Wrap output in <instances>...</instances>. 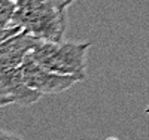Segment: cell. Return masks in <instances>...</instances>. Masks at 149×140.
<instances>
[{"label": "cell", "instance_id": "obj_11", "mask_svg": "<svg viewBox=\"0 0 149 140\" xmlns=\"http://www.w3.org/2000/svg\"><path fill=\"white\" fill-rule=\"evenodd\" d=\"M106 140H119V139H118V137H107Z\"/></svg>", "mask_w": 149, "mask_h": 140}, {"label": "cell", "instance_id": "obj_4", "mask_svg": "<svg viewBox=\"0 0 149 140\" xmlns=\"http://www.w3.org/2000/svg\"><path fill=\"white\" fill-rule=\"evenodd\" d=\"M0 91L14 101V104L19 106H31L42 97L39 91L26 84L19 67L0 69Z\"/></svg>", "mask_w": 149, "mask_h": 140}, {"label": "cell", "instance_id": "obj_10", "mask_svg": "<svg viewBox=\"0 0 149 140\" xmlns=\"http://www.w3.org/2000/svg\"><path fill=\"white\" fill-rule=\"evenodd\" d=\"M9 104H14V101H12L6 94H3L0 91V107H5V106H9Z\"/></svg>", "mask_w": 149, "mask_h": 140}, {"label": "cell", "instance_id": "obj_1", "mask_svg": "<svg viewBox=\"0 0 149 140\" xmlns=\"http://www.w3.org/2000/svg\"><path fill=\"white\" fill-rule=\"evenodd\" d=\"M12 25L30 33L39 40H63L67 27V12L49 0H18Z\"/></svg>", "mask_w": 149, "mask_h": 140}, {"label": "cell", "instance_id": "obj_5", "mask_svg": "<svg viewBox=\"0 0 149 140\" xmlns=\"http://www.w3.org/2000/svg\"><path fill=\"white\" fill-rule=\"evenodd\" d=\"M37 42V37L24 30L0 42V69L19 67Z\"/></svg>", "mask_w": 149, "mask_h": 140}, {"label": "cell", "instance_id": "obj_3", "mask_svg": "<svg viewBox=\"0 0 149 140\" xmlns=\"http://www.w3.org/2000/svg\"><path fill=\"white\" fill-rule=\"evenodd\" d=\"M19 72L22 75L26 84L43 94H60L63 91H67L76 82H81L79 78L72 75H60L55 72H51L36 63L30 54L24 60V63L19 66Z\"/></svg>", "mask_w": 149, "mask_h": 140}, {"label": "cell", "instance_id": "obj_12", "mask_svg": "<svg viewBox=\"0 0 149 140\" xmlns=\"http://www.w3.org/2000/svg\"><path fill=\"white\" fill-rule=\"evenodd\" d=\"M14 2H18V0H14Z\"/></svg>", "mask_w": 149, "mask_h": 140}, {"label": "cell", "instance_id": "obj_2", "mask_svg": "<svg viewBox=\"0 0 149 140\" xmlns=\"http://www.w3.org/2000/svg\"><path fill=\"white\" fill-rule=\"evenodd\" d=\"M90 48V42L39 40L31 49L30 57L51 72L72 75L84 81L86 78V52Z\"/></svg>", "mask_w": 149, "mask_h": 140}, {"label": "cell", "instance_id": "obj_9", "mask_svg": "<svg viewBox=\"0 0 149 140\" xmlns=\"http://www.w3.org/2000/svg\"><path fill=\"white\" fill-rule=\"evenodd\" d=\"M52 5H55L58 9H61V10H67V8L74 2V0H49Z\"/></svg>", "mask_w": 149, "mask_h": 140}, {"label": "cell", "instance_id": "obj_6", "mask_svg": "<svg viewBox=\"0 0 149 140\" xmlns=\"http://www.w3.org/2000/svg\"><path fill=\"white\" fill-rule=\"evenodd\" d=\"M15 8H17V2H14V0H0V27L12 25Z\"/></svg>", "mask_w": 149, "mask_h": 140}, {"label": "cell", "instance_id": "obj_8", "mask_svg": "<svg viewBox=\"0 0 149 140\" xmlns=\"http://www.w3.org/2000/svg\"><path fill=\"white\" fill-rule=\"evenodd\" d=\"M0 140H22V137L15 134V133H12V131L0 128Z\"/></svg>", "mask_w": 149, "mask_h": 140}, {"label": "cell", "instance_id": "obj_7", "mask_svg": "<svg viewBox=\"0 0 149 140\" xmlns=\"http://www.w3.org/2000/svg\"><path fill=\"white\" fill-rule=\"evenodd\" d=\"M19 31H21V29H19V27H17V25H9V27H0V42L6 40L8 37L14 36V34L19 33Z\"/></svg>", "mask_w": 149, "mask_h": 140}]
</instances>
